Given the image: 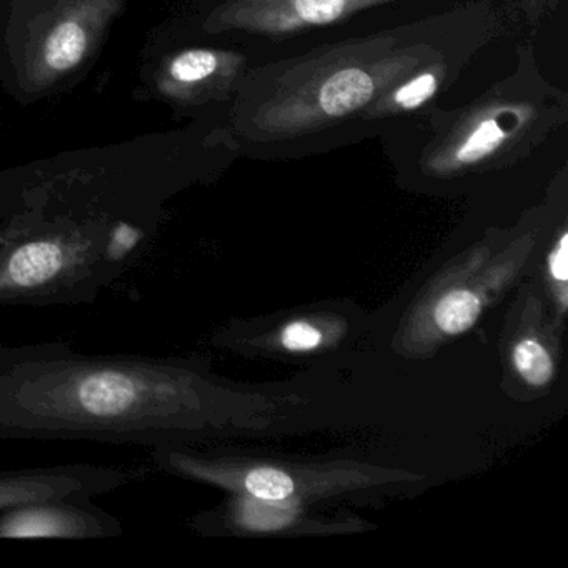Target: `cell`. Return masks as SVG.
<instances>
[{
    "mask_svg": "<svg viewBox=\"0 0 568 568\" xmlns=\"http://www.w3.org/2000/svg\"><path fill=\"white\" fill-rule=\"evenodd\" d=\"M568 237L567 234L560 239V245H558L555 254L551 255L550 262V271L551 275H554L557 281L565 282L568 278V247H567Z\"/></svg>",
    "mask_w": 568,
    "mask_h": 568,
    "instance_id": "14",
    "label": "cell"
},
{
    "mask_svg": "<svg viewBox=\"0 0 568 568\" xmlns=\"http://www.w3.org/2000/svg\"><path fill=\"white\" fill-rule=\"evenodd\" d=\"M142 477V470L82 462L0 470V510L48 498H94L128 487Z\"/></svg>",
    "mask_w": 568,
    "mask_h": 568,
    "instance_id": "3",
    "label": "cell"
},
{
    "mask_svg": "<svg viewBox=\"0 0 568 568\" xmlns=\"http://www.w3.org/2000/svg\"><path fill=\"white\" fill-rule=\"evenodd\" d=\"M145 237L128 224L28 222L0 231V307L92 304Z\"/></svg>",
    "mask_w": 568,
    "mask_h": 568,
    "instance_id": "1",
    "label": "cell"
},
{
    "mask_svg": "<svg viewBox=\"0 0 568 568\" xmlns=\"http://www.w3.org/2000/svg\"><path fill=\"white\" fill-rule=\"evenodd\" d=\"M510 132V122H507L505 115H494V118L481 119L477 125L470 129L458 142L454 151L455 161L460 164H474L494 154Z\"/></svg>",
    "mask_w": 568,
    "mask_h": 568,
    "instance_id": "6",
    "label": "cell"
},
{
    "mask_svg": "<svg viewBox=\"0 0 568 568\" xmlns=\"http://www.w3.org/2000/svg\"><path fill=\"white\" fill-rule=\"evenodd\" d=\"M375 81L367 71L348 68L332 74L318 89V111L327 118H344L364 108L374 95Z\"/></svg>",
    "mask_w": 568,
    "mask_h": 568,
    "instance_id": "5",
    "label": "cell"
},
{
    "mask_svg": "<svg viewBox=\"0 0 568 568\" xmlns=\"http://www.w3.org/2000/svg\"><path fill=\"white\" fill-rule=\"evenodd\" d=\"M122 534V521L92 497L48 498L0 510V538L6 540H102Z\"/></svg>",
    "mask_w": 568,
    "mask_h": 568,
    "instance_id": "2",
    "label": "cell"
},
{
    "mask_svg": "<svg viewBox=\"0 0 568 568\" xmlns=\"http://www.w3.org/2000/svg\"><path fill=\"white\" fill-rule=\"evenodd\" d=\"M245 488L258 500H284L294 491V481L275 468H258L245 478Z\"/></svg>",
    "mask_w": 568,
    "mask_h": 568,
    "instance_id": "10",
    "label": "cell"
},
{
    "mask_svg": "<svg viewBox=\"0 0 568 568\" xmlns=\"http://www.w3.org/2000/svg\"><path fill=\"white\" fill-rule=\"evenodd\" d=\"M358 4H365V0H267L255 22L268 29L331 24Z\"/></svg>",
    "mask_w": 568,
    "mask_h": 568,
    "instance_id": "4",
    "label": "cell"
},
{
    "mask_svg": "<svg viewBox=\"0 0 568 568\" xmlns=\"http://www.w3.org/2000/svg\"><path fill=\"white\" fill-rule=\"evenodd\" d=\"M217 55L211 51H189L171 65L172 75L181 82H199L217 71Z\"/></svg>",
    "mask_w": 568,
    "mask_h": 568,
    "instance_id": "11",
    "label": "cell"
},
{
    "mask_svg": "<svg viewBox=\"0 0 568 568\" xmlns=\"http://www.w3.org/2000/svg\"><path fill=\"white\" fill-rule=\"evenodd\" d=\"M88 48L84 29L75 22L59 26L45 44V61L55 71H68L81 62Z\"/></svg>",
    "mask_w": 568,
    "mask_h": 568,
    "instance_id": "7",
    "label": "cell"
},
{
    "mask_svg": "<svg viewBox=\"0 0 568 568\" xmlns=\"http://www.w3.org/2000/svg\"><path fill=\"white\" fill-rule=\"evenodd\" d=\"M518 374L531 385L547 384L554 374V362L537 341H521L514 351Z\"/></svg>",
    "mask_w": 568,
    "mask_h": 568,
    "instance_id": "9",
    "label": "cell"
},
{
    "mask_svg": "<svg viewBox=\"0 0 568 568\" xmlns=\"http://www.w3.org/2000/svg\"><path fill=\"white\" fill-rule=\"evenodd\" d=\"M438 78L435 72L427 71L422 74L415 75L410 81L402 84L397 91L394 92L395 105L400 109H417L424 105L428 99L434 98L438 89Z\"/></svg>",
    "mask_w": 568,
    "mask_h": 568,
    "instance_id": "12",
    "label": "cell"
},
{
    "mask_svg": "<svg viewBox=\"0 0 568 568\" xmlns=\"http://www.w3.org/2000/svg\"><path fill=\"white\" fill-rule=\"evenodd\" d=\"M480 315V301L468 291L445 295L435 308V322L447 334H462L470 328Z\"/></svg>",
    "mask_w": 568,
    "mask_h": 568,
    "instance_id": "8",
    "label": "cell"
},
{
    "mask_svg": "<svg viewBox=\"0 0 568 568\" xmlns=\"http://www.w3.org/2000/svg\"><path fill=\"white\" fill-rule=\"evenodd\" d=\"M322 335L317 328L312 325L304 324V322H295L288 325L282 334V344L288 351H311L321 344Z\"/></svg>",
    "mask_w": 568,
    "mask_h": 568,
    "instance_id": "13",
    "label": "cell"
}]
</instances>
